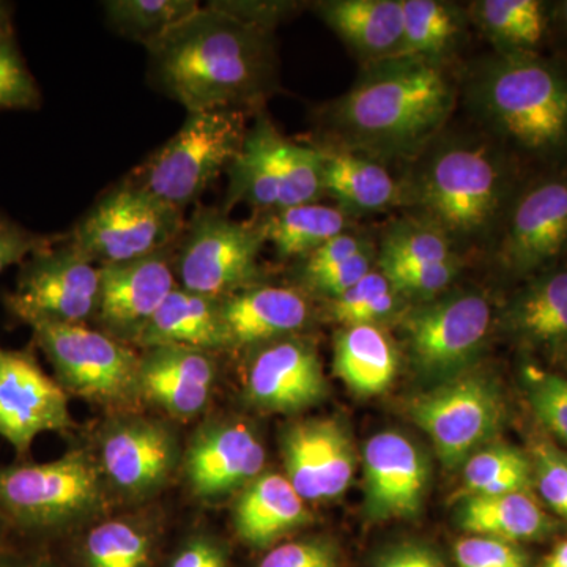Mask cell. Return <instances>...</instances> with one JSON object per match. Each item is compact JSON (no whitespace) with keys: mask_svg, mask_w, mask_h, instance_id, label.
Segmentation results:
<instances>
[{"mask_svg":"<svg viewBox=\"0 0 567 567\" xmlns=\"http://www.w3.org/2000/svg\"><path fill=\"white\" fill-rule=\"evenodd\" d=\"M147 51L148 80L188 112L245 111L275 89L270 29L216 2L200 7Z\"/></svg>","mask_w":567,"mask_h":567,"instance_id":"cell-1","label":"cell"},{"mask_svg":"<svg viewBox=\"0 0 567 567\" xmlns=\"http://www.w3.org/2000/svg\"><path fill=\"white\" fill-rule=\"evenodd\" d=\"M453 107V84L439 63L390 59L331 106V121L365 151L409 155L432 140Z\"/></svg>","mask_w":567,"mask_h":567,"instance_id":"cell-2","label":"cell"},{"mask_svg":"<svg viewBox=\"0 0 567 567\" xmlns=\"http://www.w3.org/2000/svg\"><path fill=\"white\" fill-rule=\"evenodd\" d=\"M473 106L507 155L561 169L567 163V62L496 55L477 71Z\"/></svg>","mask_w":567,"mask_h":567,"instance_id":"cell-3","label":"cell"},{"mask_svg":"<svg viewBox=\"0 0 567 567\" xmlns=\"http://www.w3.org/2000/svg\"><path fill=\"white\" fill-rule=\"evenodd\" d=\"M487 144L457 142L440 148L415 183V200L429 224L447 238L473 240L505 221L516 197L513 162Z\"/></svg>","mask_w":567,"mask_h":567,"instance_id":"cell-4","label":"cell"},{"mask_svg":"<svg viewBox=\"0 0 567 567\" xmlns=\"http://www.w3.org/2000/svg\"><path fill=\"white\" fill-rule=\"evenodd\" d=\"M104 502L99 458L82 447L44 464L0 466V514L18 532H63L95 516Z\"/></svg>","mask_w":567,"mask_h":567,"instance_id":"cell-5","label":"cell"},{"mask_svg":"<svg viewBox=\"0 0 567 567\" xmlns=\"http://www.w3.org/2000/svg\"><path fill=\"white\" fill-rule=\"evenodd\" d=\"M246 132L244 110L188 112L182 128L125 182L185 212L227 173Z\"/></svg>","mask_w":567,"mask_h":567,"instance_id":"cell-6","label":"cell"},{"mask_svg":"<svg viewBox=\"0 0 567 567\" xmlns=\"http://www.w3.org/2000/svg\"><path fill=\"white\" fill-rule=\"evenodd\" d=\"M185 223V212L123 181L92 205L66 238L104 267L173 248Z\"/></svg>","mask_w":567,"mask_h":567,"instance_id":"cell-7","label":"cell"},{"mask_svg":"<svg viewBox=\"0 0 567 567\" xmlns=\"http://www.w3.org/2000/svg\"><path fill=\"white\" fill-rule=\"evenodd\" d=\"M323 151L284 137L260 115L227 169V204L268 213L316 203L323 193Z\"/></svg>","mask_w":567,"mask_h":567,"instance_id":"cell-8","label":"cell"},{"mask_svg":"<svg viewBox=\"0 0 567 567\" xmlns=\"http://www.w3.org/2000/svg\"><path fill=\"white\" fill-rule=\"evenodd\" d=\"M32 334L66 394L107 409H128L141 402L140 353L132 346L87 324H39Z\"/></svg>","mask_w":567,"mask_h":567,"instance_id":"cell-9","label":"cell"},{"mask_svg":"<svg viewBox=\"0 0 567 567\" xmlns=\"http://www.w3.org/2000/svg\"><path fill=\"white\" fill-rule=\"evenodd\" d=\"M265 237L260 224L234 221L226 213L204 207L186 219L174 245L178 286L224 300L252 287Z\"/></svg>","mask_w":567,"mask_h":567,"instance_id":"cell-10","label":"cell"},{"mask_svg":"<svg viewBox=\"0 0 567 567\" xmlns=\"http://www.w3.org/2000/svg\"><path fill=\"white\" fill-rule=\"evenodd\" d=\"M100 267L76 248L66 234L61 241L21 264L17 287L3 295L7 312L18 322L87 324L95 319Z\"/></svg>","mask_w":567,"mask_h":567,"instance_id":"cell-11","label":"cell"},{"mask_svg":"<svg viewBox=\"0 0 567 567\" xmlns=\"http://www.w3.org/2000/svg\"><path fill=\"white\" fill-rule=\"evenodd\" d=\"M406 412L432 440L443 465L456 468L498 432L505 402L487 375L458 374L416 394Z\"/></svg>","mask_w":567,"mask_h":567,"instance_id":"cell-12","label":"cell"},{"mask_svg":"<svg viewBox=\"0 0 567 567\" xmlns=\"http://www.w3.org/2000/svg\"><path fill=\"white\" fill-rule=\"evenodd\" d=\"M567 254V169L539 175L518 189L505 218L499 262L509 274L535 276Z\"/></svg>","mask_w":567,"mask_h":567,"instance_id":"cell-13","label":"cell"},{"mask_svg":"<svg viewBox=\"0 0 567 567\" xmlns=\"http://www.w3.org/2000/svg\"><path fill=\"white\" fill-rule=\"evenodd\" d=\"M492 308L480 293H461L416 309L405 319L413 364L429 379L462 374L486 342Z\"/></svg>","mask_w":567,"mask_h":567,"instance_id":"cell-14","label":"cell"},{"mask_svg":"<svg viewBox=\"0 0 567 567\" xmlns=\"http://www.w3.org/2000/svg\"><path fill=\"white\" fill-rule=\"evenodd\" d=\"M73 427L69 394L41 369L32 350L0 347V436L18 456H28L40 434Z\"/></svg>","mask_w":567,"mask_h":567,"instance_id":"cell-15","label":"cell"},{"mask_svg":"<svg viewBox=\"0 0 567 567\" xmlns=\"http://www.w3.org/2000/svg\"><path fill=\"white\" fill-rule=\"evenodd\" d=\"M178 461L177 436L163 421L118 417L100 436L99 464L104 480L126 498H147L162 491Z\"/></svg>","mask_w":567,"mask_h":567,"instance_id":"cell-16","label":"cell"},{"mask_svg":"<svg viewBox=\"0 0 567 567\" xmlns=\"http://www.w3.org/2000/svg\"><path fill=\"white\" fill-rule=\"evenodd\" d=\"M174 246L153 256L100 267V298L95 322L100 331L136 347L153 315L178 286Z\"/></svg>","mask_w":567,"mask_h":567,"instance_id":"cell-17","label":"cell"},{"mask_svg":"<svg viewBox=\"0 0 567 567\" xmlns=\"http://www.w3.org/2000/svg\"><path fill=\"white\" fill-rule=\"evenodd\" d=\"M287 480L305 502H324L344 494L352 483L357 457L344 425L334 420H306L282 434Z\"/></svg>","mask_w":567,"mask_h":567,"instance_id":"cell-18","label":"cell"},{"mask_svg":"<svg viewBox=\"0 0 567 567\" xmlns=\"http://www.w3.org/2000/svg\"><path fill=\"white\" fill-rule=\"evenodd\" d=\"M265 447L241 421H213L194 434L183 458L186 481L199 498H219L262 475Z\"/></svg>","mask_w":567,"mask_h":567,"instance_id":"cell-19","label":"cell"},{"mask_svg":"<svg viewBox=\"0 0 567 567\" xmlns=\"http://www.w3.org/2000/svg\"><path fill=\"white\" fill-rule=\"evenodd\" d=\"M365 513L374 520L420 514L427 492V458L404 434L388 431L364 446Z\"/></svg>","mask_w":567,"mask_h":567,"instance_id":"cell-20","label":"cell"},{"mask_svg":"<svg viewBox=\"0 0 567 567\" xmlns=\"http://www.w3.org/2000/svg\"><path fill=\"white\" fill-rule=\"evenodd\" d=\"M245 393L252 405L279 413L322 401L327 382L316 350L298 338L260 346L246 368Z\"/></svg>","mask_w":567,"mask_h":567,"instance_id":"cell-21","label":"cell"},{"mask_svg":"<svg viewBox=\"0 0 567 567\" xmlns=\"http://www.w3.org/2000/svg\"><path fill=\"white\" fill-rule=\"evenodd\" d=\"M216 380L213 353L188 347H148L140 353L137 391L177 420H192L210 402Z\"/></svg>","mask_w":567,"mask_h":567,"instance_id":"cell-22","label":"cell"},{"mask_svg":"<svg viewBox=\"0 0 567 567\" xmlns=\"http://www.w3.org/2000/svg\"><path fill=\"white\" fill-rule=\"evenodd\" d=\"M309 305L305 295L287 287H249L221 300L229 349L264 346L303 330Z\"/></svg>","mask_w":567,"mask_h":567,"instance_id":"cell-23","label":"cell"},{"mask_svg":"<svg viewBox=\"0 0 567 567\" xmlns=\"http://www.w3.org/2000/svg\"><path fill=\"white\" fill-rule=\"evenodd\" d=\"M233 517L238 537L257 548L271 546L311 522L305 499L279 473H262L241 488Z\"/></svg>","mask_w":567,"mask_h":567,"instance_id":"cell-24","label":"cell"},{"mask_svg":"<svg viewBox=\"0 0 567 567\" xmlns=\"http://www.w3.org/2000/svg\"><path fill=\"white\" fill-rule=\"evenodd\" d=\"M175 346L215 353L229 350L221 300L175 287L142 331L137 346Z\"/></svg>","mask_w":567,"mask_h":567,"instance_id":"cell-25","label":"cell"},{"mask_svg":"<svg viewBox=\"0 0 567 567\" xmlns=\"http://www.w3.org/2000/svg\"><path fill=\"white\" fill-rule=\"evenodd\" d=\"M320 18L354 51L390 61L404 35L402 0H331L316 6Z\"/></svg>","mask_w":567,"mask_h":567,"instance_id":"cell-26","label":"cell"},{"mask_svg":"<svg viewBox=\"0 0 567 567\" xmlns=\"http://www.w3.org/2000/svg\"><path fill=\"white\" fill-rule=\"evenodd\" d=\"M511 333L537 349H567V268L535 276L514 298L506 316Z\"/></svg>","mask_w":567,"mask_h":567,"instance_id":"cell-27","label":"cell"},{"mask_svg":"<svg viewBox=\"0 0 567 567\" xmlns=\"http://www.w3.org/2000/svg\"><path fill=\"white\" fill-rule=\"evenodd\" d=\"M457 518L458 525L472 535L516 544L544 539L555 528L551 517L529 492L465 496Z\"/></svg>","mask_w":567,"mask_h":567,"instance_id":"cell-28","label":"cell"},{"mask_svg":"<svg viewBox=\"0 0 567 567\" xmlns=\"http://www.w3.org/2000/svg\"><path fill=\"white\" fill-rule=\"evenodd\" d=\"M398 364V350L375 324L347 327L336 334L334 371L354 393H383L394 382Z\"/></svg>","mask_w":567,"mask_h":567,"instance_id":"cell-29","label":"cell"},{"mask_svg":"<svg viewBox=\"0 0 567 567\" xmlns=\"http://www.w3.org/2000/svg\"><path fill=\"white\" fill-rule=\"evenodd\" d=\"M477 24L502 55H537L548 41L550 2L481 0L473 3Z\"/></svg>","mask_w":567,"mask_h":567,"instance_id":"cell-30","label":"cell"},{"mask_svg":"<svg viewBox=\"0 0 567 567\" xmlns=\"http://www.w3.org/2000/svg\"><path fill=\"white\" fill-rule=\"evenodd\" d=\"M322 181L323 193L353 210H382L398 197L385 167L349 152L323 151Z\"/></svg>","mask_w":567,"mask_h":567,"instance_id":"cell-31","label":"cell"},{"mask_svg":"<svg viewBox=\"0 0 567 567\" xmlns=\"http://www.w3.org/2000/svg\"><path fill=\"white\" fill-rule=\"evenodd\" d=\"M260 224L265 241L281 257H308L331 238L344 234L346 216L338 208L303 204L268 213Z\"/></svg>","mask_w":567,"mask_h":567,"instance_id":"cell-32","label":"cell"},{"mask_svg":"<svg viewBox=\"0 0 567 567\" xmlns=\"http://www.w3.org/2000/svg\"><path fill=\"white\" fill-rule=\"evenodd\" d=\"M103 7L112 32L145 48L200 9L197 0H107Z\"/></svg>","mask_w":567,"mask_h":567,"instance_id":"cell-33","label":"cell"},{"mask_svg":"<svg viewBox=\"0 0 567 567\" xmlns=\"http://www.w3.org/2000/svg\"><path fill=\"white\" fill-rule=\"evenodd\" d=\"M404 35L395 59H425L450 50L461 33V14L436 0H402Z\"/></svg>","mask_w":567,"mask_h":567,"instance_id":"cell-34","label":"cell"},{"mask_svg":"<svg viewBox=\"0 0 567 567\" xmlns=\"http://www.w3.org/2000/svg\"><path fill=\"white\" fill-rule=\"evenodd\" d=\"M462 491L466 496L528 492L535 484L532 458L517 447L492 445L476 451L464 464Z\"/></svg>","mask_w":567,"mask_h":567,"instance_id":"cell-35","label":"cell"},{"mask_svg":"<svg viewBox=\"0 0 567 567\" xmlns=\"http://www.w3.org/2000/svg\"><path fill=\"white\" fill-rule=\"evenodd\" d=\"M152 551L151 532L125 517L96 525L82 543V558L87 567H148Z\"/></svg>","mask_w":567,"mask_h":567,"instance_id":"cell-36","label":"cell"},{"mask_svg":"<svg viewBox=\"0 0 567 567\" xmlns=\"http://www.w3.org/2000/svg\"><path fill=\"white\" fill-rule=\"evenodd\" d=\"M451 240L429 223H401L388 233L380 264L451 262Z\"/></svg>","mask_w":567,"mask_h":567,"instance_id":"cell-37","label":"cell"},{"mask_svg":"<svg viewBox=\"0 0 567 567\" xmlns=\"http://www.w3.org/2000/svg\"><path fill=\"white\" fill-rule=\"evenodd\" d=\"M395 293L382 271H371L352 289L331 300L330 315L344 328L374 324L394 311Z\"/></svg>","mask_w":567,"mask_h":567,"instance_id":"cell-38","label":"cell"},{"mask_svg":"<svg viewBox=\"0 0 567 567\" xmlns=\"http://www.w3.org/2000/svg\"><path fill=\"white\" fill-rule=\"evenodd\" d=\"M41 93L13 35H0V110H37Z\"/></svg>","mask_w":567,"mask_h":567,"instance_id":"cell-39","label":"cell"},{"mask_svg":"<svg viewBox=\"0 0 567 567\" xmlns=\"http://www.w3.org/2000/svg\"><path fill=\"white\" fill-rule=\"evenodd\" d=\"M527 388L529 404L540 423L567 443V380L528 368Z\"/></svg>","mask_w":567,"mask_h":567,"instance_id":"cell-40","label":"cell"},{"mask_svg":"<svg viewBox=\"0 0 567 567\" xmlns=\"http://www.w3.org/2000/svg\"><path fill=\"white\" fill-rule=\"evenodd\" d=\"M533 480L544 502L567 522V454L547 440L532 447Z\"/></svg>","mask_w":567,"mask_h":567,"instance_id":"cell-41","label":"cell"},{"mask_svg":"<svg viewBox=\"0 0 567 567\" xmlns=\"http://www.w3.org/2000/svg\"><path fill=\"white\" fill-rule=\"evenodd\" d=\"M380 271L385 275L395 292L412 297L431 298L445 290L456 278V260L440 264H380Z\"/></svg>","mask_w":567,"mask_h":567,"instance_id":"cell-42","label":"cell"},{"mask_svg":"<svg viewBox=\"0 0 567 567\" xmlns=\"http://www.w3.org/2000/svg\"><path fill=\"white\" fill-rule=\"evenodd\" d=\"M457 567H532L520 544L488 536H468L456 544Z\"/></svg>","mask_w":567,"mask_h":567,"instance_id":"cell-43","label":"cell"},{"mask_svg":"<svg viewBox=\"0 0 567 567\" xmlns=\"http://www.w3.org/2000/svg\"><path fill=\"white\" fill-rule=\"evenodd\" d=\"M63 235L33 233L0 210V274L11 265L24 264L33 254L58 244Z\"/></svg>","mask_w":567,"mask_h":567,"instance_id":"cell-44","label":"cell"},{"mask_svg":"<svg viewBox=\"0 0 567 567\" xmlns=\"http://www.w3.org/2000/svg\"><path fill=\"white\" fill-rule=\"evenodd\" d=\"M259 567H339L338 548L324 539L292 540L268 551Z\"/></svg>","mask_w":567,"mask_h":567,"instance_id":"cell-45","label":"cell"},{"mask_svg":"<svg viewBox=\"0 0 567 567\" xmlns=\"http://www.w3.org/2000/svg\"><path fill=\"white\" fill-rule=\"evenodd\" d=\"M371 252L365 248L357 256L347 259L346 262L320 271V274L308 276V278H305V282L316 292L327 295L333 300V298H338L339 295L346 293L347 290L357 286L364 276L371 274Z\"/></svg>","mask_w":567,"mask_h":567,"instance_id":"cell-46","label":"cell"},{"mask_svg":"<svg viewBox=\"0 0 567 567\" xmlns=\"http://www.w3.org/2000/svg\"><path fill=\"white\" fill-rule=\"evenodd\" d=\"M363 249H365V246L353 235H338V237L331 238L327 244L317 248L315 252L305 257L303 278L346 262L347 259L357 256Z\"/></svg>","mask_w":567,"mask_h":567,"instance_id":"cell-47","label":"cell"},{"mask_svg":"<svg viewBox=\"0 0 567 567\" xmlns=\"http://www.w3.org/2000/svg\"><path fill=\"white\" fill-rule=\"evenodd\" d=\"M374 567H447L442 555L421 543H402L386 548L375 559Z\"/></svg>","mask_w":567,"mask_h":567,"instance_id":"cell-48","label":"cell"},{"mask_svg":"<svg viewBox=\"0 0 567 567\" xmlns=\"http://www.w3.org/2000/svg\"><path fill=\"white\" fill-rule=\"evenodd\" d=\"M169 567H227V561L215 540L196 536L178 550Z\"/></svg>","mask_w":567,"mask_h":567,"instance_id":"cell-49","label":"cell"},{"mask_svg":"<svg viewBox=\"0 0 567 567\" xmlns=\"http://www.w3.org/2000/svg\"><path fill=\"white\" fill-rule=\"evenodd\" d=\"M547 44H554L557 59L567 62V0L550 2Z\"/></svg>","mask_w":567,"mask_h":567,"instance_id":"cell-50","label":"cell"},{"mask_svg":"<svg viewBox=\"0 0 567 567\" xmlns=\"http://www.w3.org/2000/svg\"><path fill=\"white\" fill-rule=\"evenodd\" d=\"M537 567H567V540H563Z\"/></svg>","mask_w":567,"mask_h":567,"instance_id":"cell-51","label":"cell"},{"mask_svg":"<svg viewBox=\"0 0 567 567\" xmlns=\"http://www.w3.org/2000/svg\"><path fill=\"white\" fill-rule=\"evenodd\" d=\"M0 35H13L11 7L6 2H0Z\"/></svg>","mask_w":567,"mask_h":567,"instance_id":"cell-52","label":"cell"},{"mask_svg":"<svg viewBox=\"0 0 567 567\" xmlns=\"http://www.w3.org/2000/svg\"><path fill=\"white\" fill-rule=\"evenodd\" d=\"M0 567H51L43 561H35V559H21L0 557Z\"/></svg>","mask_w":567,"mask_h":567,"instance_id":"cell-53","label":"cell"},{"mask_svg":"<svg viewBox=\"0 0 567 567\" xmlns=\"http://www.w3.org/2000/svg\"><path fill=\"white\" fill-rule=\"evenodd\" d=\"M6 518L0 514V548H2L3 539H6L7 529H9Z\"/></svg>","mask_w":567,"mask_h":567,"instance_id":"cell-54","label":"cell"}]
</instances>
